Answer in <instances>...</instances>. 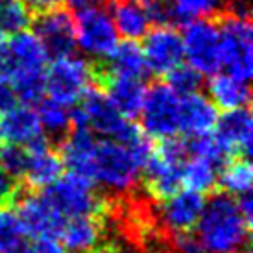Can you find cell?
Wrapping results in <instances>:
<instances>
[{
	"mask_svg": "<svg viewBox=\"0 0 253 253\" xmlns=\"http://www.w3.org/2000/svg\"><path fill=\"white\" fill-rule=\"evenodd\" d=\"M198 240L207 253H239L248 244L252 224L242 216L237 200L212 192L196 224Z\"/></svg>",
	"mask_w": 253,
	"mask_h": 253,
	"instance_id": "cell-1",
	"label": "cell"
},
{
	"mask_svg": "<svg viewBox=\"0 0 253 253\" xmlns=\"http://www.w3.org/2000/svg\"><path fill=\"white\" fill-rule=\"evenodd\" d=\"M139 174L141 165L120 142L96 139L89 163V181L98 183L115 194H129L139 183Z\"/></svg>",
	"mask_w": 253,
	"mask_h": 253,
	"instance_id": "cell-2",
	"label": "cell"
},
{
	"mask_svg": "<svg viewBox=\"0 0 253 253\" xmlns=\"http://www.w3.org/2000/svg\"><path fill=\"white\" fill-rule=\"evenodd\" d=\"M212 19L220 34V63L229 76L248 82L253 74V30L250 17L224 9Z\"/></svg>",
	"mask_w": 253,
	"mask_h": 253,
	"instance_id": "cell-3",
	"label": "cell"
},
{
	"mask_svg": "<svg viewBox=\"0 0 253 253\" xmlns=\"http://www.w3.org/2000/svg\"><path fill=\"white\" fill-rule=\"evenodd\" d=\"M39 192L65 220L78 216L106 218L111 207L109 200L102 198L94 190V183L72 172L63 177L59 176L52 185L44 187Z\"/></svg>",
	"mask_w": 253,
	"mask_h": 253,
	"instance_id": "cell-4",
	"label": "cell"
},
{
	"mask_svg": "<svg viewBox=\"0 0 253 253\" xmlns=\"http://www.w3.org/2000/svg\"><path fill=\"white\" fill-rule=\"evenodd\" d=\"M187 157L185 142L169 137L159 139L142 167L144 190L155 202H163L176 194L181 185V167Z\"/></svg>",
	"mask_w": 253,
	"mask_h": 253,
	"instance_id": "cell-5",
	"label": "cell"
},
{
	"mask_svg": "<svg viewBox=\"0 0 253 253\" xmlns=\"http://www.w3.org/2000/svg\"><path fill=\"white\" fill-rule=\"evenodd\" d=\"M89 85H92L91 63L80 57L54 59L44 72V91L48 92V98L65 107L78 104Z\"/></svg>",
	"mask_w": 253,
	"mask_h": 253,
	"instance_id": "cell-6",
	"label": "cell"
},
{
	"mask_svg": "<svg viewBox=\"0 0 253 253\" xmlns=\"http://www.w3.org/2000/svg\"><path fill=\"white\" fill-rule=\"evenodd\" d=\"M179 100L165 82L150 85L141 109L142 131L157 141L176 137L179 131Z\"/></svg>",
	"mask_w": 253,
	"mask_h": 253,
	"instance_id": "cell-7",
	"label": "cell"
},
{
	"mask_svg": "<svg viewBox=\"0 0 253 253\" xmlns=\"http://www.w3.org/2000/svg\"><path fill=\"white\" fill-rule=\"evenodd\" d=\"M183 56L189 65L204 74H216L220 63V34L214 19H194L183 26Z\"/></svg>",
	"mask_w": 253,
	"mask_h": 253,
	"instance_id": "cell-8",
	"label": "cell"
},
{
	"mask_svg": "<svg viewBox=\"0 0 253 253\" xmlns=\"http://www.w3.org/2000/svg\"><path fill=\"white\" fill-rule=\"evenodd\" d=\"M74 28H76V44L85 54L96 59H104L109 56L119 42V32L113 24L111 15L100 6L78 11Z\"/></svg>",
	"mask_w": 253,
	"mask_h": 253,
	"instance_id": "cell-9",
	"label": "cell"
},
{
	"mask_svg": "<svg viewBox=\"0 0 253 253\" xmlns=\"http://www.w3.org/2000/svg\"><path fill=\"white\" fill-rule=\"evenodd\" d=\"M24 235L32 239H56L67 222L37 190H24L15 204Z\"/></svg>",
	"mask_w": 253,
	"mask_h": 253,
	"instance_id": "cell-10",
	"label": "cell"
},
{
	"mask_svg": "<svg viewBox=\"0 0 253 253\" xmlns=\"http://www.w3.org/2000/svg\"><path fill=\"white\" fill-rule=\"evenodd\" d=\"M34 34L41 41L46 56L54 59L72 56L76 48L74 17L61 7L37 15L34 21Z\"/></svg>",
	"mask_w": 253,
	"mask_h": 253,
	"instance_id": "cell-11",
	"label": "cell"
},
{
	"mask_svg": "<svg viewBox=\"0 0 253 253\" xmlns=\"http://www.w3.org/2000/svg\"><path fill=\"white\" fill-rule=\"evenodd\" d=\"M142 54L146 69L155 76H167L183 61V39L176 26H157L144 36Z\"/></svg>",
	"mask_w": 253,
	"mask_h": 253,
	"instance_id": "cell-12",
	"label": "cell"
},
{
	"mask_svg": "<svg viewBox=\"0 0 253 253\" xmlns=\"http://www.w3.org/2000/svg\"><path fill=\"white\" fill-rule=\"evenodd\" d=\"M204 194L194 190H177L176 194L163 200L159 207V222L165 231L174 235H185L196 229V224L204 211Z\"/></svg>",
	"mask_w": 253,
	"mask_h": 253,
	"instance_id": "cell-13",
	"label": "cell"
},
{
	"mask_svg": "<svg viewBox=\"0 0 253 253\" xmlns=\"http://www.w3.org/2000/svg\"><path fill=\"white\" fill-rule=\"evenodd\" d=\"M44 141H48V137L42 133L36 109L30 106H15L0 113V142L30 148Z\"/></svg>",
	"mask_w": 253,
	"mask_h": 253,
	"instance_id": "cell-14",
	"label": "cell"
},
{
	"mask_svg": "<svg viewBox=\"0 0 253 253\" xmlns=\"http://www.w3.org/2000/svg\"><path fill=\"white\" fill-rule=\"evenodd\" d=\"M6 44L7 57H9V78L7 84L13 78L28 72H44L48 56L42 48L41 41L34 32H19L15 34Z\"/></svg>",
	"mask_w": 253,
	"mask_h": 253,
	"instance_id": "cell-15",
	"label": "cell"
},
{
	"mask_svg": "<svg viewBox=\"0 0 253 253\" xmlns=\"http://www.w3.org/2000/svg\"><path fill=\"white\" fill-rule=\"evenodd\" d=\"M216 139L225 146V150L235 155H250L252 152V113L250 107L229 109L216 120Z\"/></svg>",
	"mask_w": 253,
	"mask_h": 253,
	"instance_id": "cell-16",
	"label": "cell"
},
{
	"mask_svg": "<svg viewBox=\"0 0 253 253\" xmlns=\"http://www.w3.org/2000/svg\"><path fill=\"white\" fill-rule=\"evenodd\" d=\"M63 172L59 152L50 148V141L28 148V165L22 177L26 190H42L56 181Z\"/></svg>",
	"mask_w": 253,
	"mask_h": 253,
	"instance_id": "cell-17",
	"label": "cell"
},
{
	"mask_svg": "<svg viewBox=\"0 0 253 253\" xmlns=\"http://www.w3.org/2000/svg\"><path fill=\"white\" fill-rule=\"evenodd\" d=\"M100 89L106 92L107 98L124 119L133 120L141 115L142 102L146 96V85L142 84V80L107 74L100 84Z\"/></svg>",
	"mask_w": 253,
	"mask_h": 253,
	"instance_id": "cell-18",
	"label": "cell"
},
{
	"mask_svg": "<svg viewBox=\"0 0 253 253\" xmlns=\"http://www.w3.org/2000/svg\"><path fill=\"white\" fill-rule=\"evenodd\" d=\"M218 120L216 106L211 100L192 92L187 96H181L179 100V131H183L189 137L211 133Z\"/></svg>",
	"mask_w": 253,
	"mask_h": 253,
	"instance_id": "cell-19",
	"label": "cell"
},
{
	"mask_svg": "<svg viewBox=\"0 0 253 253\" xmlns=\"http://www.w3.org/2000/svg\"><path fill=\"white\" fill-rule=\"evenodd\" d=\"M104 233V218L78 216L69 218L63 224L57 239L69 253H89L100 244Z\"/></svg>",
	"mask_w": 253,
	"mask_h": 253,
	"instance_id": "cell-20",
	"label": "cell"
},
{
	"mask_svg": "<svg viewBox=\"0 0 253 253\" xmlns=\"http://www.w3.org/2000/svg\"><path fill=\"white\" fill-rule=\"evenodd\" d=\"M107 74L111 76H124V78H137L142 80L146 74V61L142 48L135 41L126 39L124 42H117V46L107 57L100 59Z\"/></svg>",
	"mask_w": 253,
	"mask_h": 253,
	"instance_id": "cell-21",
	"label": "cell"
},
{
	"mask_svg": "<svg viewBox=\"0 0 253 253\" xmlns=\"http://www.w3.org/2000/svg\"><path fill=\"white\" fill-rule=\"evenodd\" d=\"M113 24L120 36L129 41H137L148 34L150 19L144 6L135 0H119L113 2Z\"/></svg>",
	"mask_w": 253,
	"mask_h": 253,
	"instance_id": "cell-22",
	"label": "cell"
},
{
	"mask_svg": "<svg viewBox=\"0 0 253 253\" xmlns=\"http://www.w3.org/2000/svg\"><path fill=\"white\" fill-rule=\"evenodd\" d=\"M209 94L212 104L225 111L248 107L252 98L248 82L237 80L229 74H212V80L209 82Z\"/></svg>",
	"mask_w": 253,
	"mask_h": 253,
	"instance_id": "cell-23",
	"label": "cell"
},
{
	"mask_svg": "<svg viewBox=\"0 0 253 253\" xmlns=\"http://www.w3.org/2000/svg\"><path fill=\"white\" fill-rule=\"evenodd\" d=\"M253 169L246 155H235L222 167V172L218 174L216 187L229 196H240L248 194L252 190Z\"/></svg>",
	"mask_w": 253,
	"mask_h": 253,
	"instance_id": "cell-24",
	"label": "cell"
},
{
	"mask_svg": "<svg viewBox=\"0 0 253 253\" xmlns=\"http://www.w3.org/2000/svg\"><path fill=\"white\" fill-rule=\"evenodd\" d=\"M37 117L41 122V127L46 129V133L56 139L57 142H61L71 131V111L69 107L57 104L50 98H42L37 104Z\"/></svg>",
	"mask_w": 253,
	"mask_h": 253,
	"instance_id": "cell-25",
	"label": "cell"
},
{
	"mask_svg": "<svg viewBox=\"0 0 253 253\" xmlns=\"http://www.w3.org/2000/svg\"><path fill=\"white\" fill-rule=\"evenodd\" d=\"M218 181V169L211 163L192 157L187 163H183L181 167V183L187 185L189 190L205 194L212 192L216 189Z\"/></svg>",
	"mask_w": 253,
	"mask_h": 253,
	"instance_id": "cell-26",
	"label": "cell"
},
{
	"mask_svg": "<svg viewBox=\"0 0 253 253\" xmlns=\"http://www.w3.org/2000/svg\"><path fill=\"white\" fill-rule=\"evenodd\" d=\"M229 0H172L176 26H185L189 21L216 17L227 7Z\"/></svg>",
	"mask_w": 253,
	"mask_h": 253,
	"instance_id": "cell-27",
	"label": "cell"
},
{
	"mask_svg": "<svg viewBox=\"0 0 253 253\" xmlns=\"http://www.w3.org/2000/svg\"><path fill=\"white\" fill-rule=\"evenodd\" d=\"M185 150L192 157H198V159H204V161L211 163L216 169L218 167H224L225 163L233 157L225 150L224 144L216 139V135H211V133L190 137L189 141L185 142Z\"/></svg>",
	"mask_w": 253,
	"mask_h": 253,
	"instance_id": "cell-28",
	"label": "cell"
},
{
	"mask_svg": "<svg viewBox=\"0 0 253 253\" xmlns=\"http://www.w3.org/2000/svg\"><path fill=\"white\" fill-rule=\"evenodd\" d=\"M32 24V13L22 0H0V28L4 34H19Z\"/></svg>",
	"mask_w": 253,
	"mask_h": 253,
	"instance_id": "cell-29",
	"label": "cell"
},
{
	"mask_svg": "<svg viewBox=\"0 0 253 253\" xmlns=\"http://www.w3.org/2000/svg\"><path fill=\"white\" fill-rule=\"evenodd\" d=\"M202 84H204L202 74L194 71L190 65H177L176 69H172L167 74V85L176 92L177 96H187L192 92H200Z\"/></svg>",
	"mask_w": 253,
	"mask_h": 253,
	"instance_id": "cell-30",
	"label": "cell"
},
{
	"mask_svg": "<svg viewBox=\"0 0 253 253\" xmlns=\"http://www.w3.org/2000/svg\"><path fill=\"white\" fill-rule=\"evenodd\" d=\"M24 240V231L19 216L11 207H0V253L19 246Z\"/></svg>",
	"mask_w": 253,
	"mask_h": 253,
	"instance_id": "cell-31",
	"label": "cell"
},
{
	"mask_svg": "<svg viewBox=\"0 0 253 253\" xmlns=\"http://www.w3.org/2000/svg\"><path fill=\"white\" fill-rule=\"evenodd\" d=\"M26 165H28V148L19 146V144L0 142V167L6 170L13 179L22 183Z\"/></svg>",
	"mask_w": 253,
	"mask_h": 253,
	"instance_id": "cell-32",
	"label": "cell"
},
{
	"mask_svg": "<svg viewBox=\"0 0 253 253\" xmlns=\"http://www.w3.org/2000/svg\"><path fill=\"white\" fill-rule=\"evenodd\" d=\"M24 185L17 181L0 167V207H15L17 200L24 192Z\"/></svg>",
	"mask_w": 253,
	"mask_h": 253,
	"instance_id": "cell-33",
	"label": "cell"
},
{
	"mask_svg": "<svg viewBox=\"0 0 253 253\" xmlns=\"http://www.w3.org/2000/svg\"><path fill=\"white\" fill-rule=\"evenodd\" d=\"M6 253H69L56 239H32L22 240L19 246L7 250Z\"/></svg>",
	"mask_w": 253,
	"mask_h": 253,
	"instance_id": "cell-34",
	"label": "cell"
},
{
	"mask_svg": "<svg viewBox=\"0 0 253 253\" xmlns=\"http://www.w3.org/2000/svg\"><path fill=\"white\" fill-rule=\"evenodd\" d=\"M174 250L176 253H207L198 237H192L190 233L185 235H174Z\"/></svg>",
	"mask_w": 253,
	"mask_h": 253,
	"instance_id": "cell-35",
	"label": "cell"
},
{
	"mask_svg": "<svg viewBox=\"0 0 253 253\" xmlns=\"http://www.w3.org/2000/svg\"><path fill=\"white\" fill-rule=\"evenodd\" d=\"M22 2H24V6L28 7V11L34 17L48 13L52 9L61 7V4H63V0H22Z\"/></svg>",
	"mask_w": 253,
	"mask_h": 253,
	"instance_id": "cell-36",
	"label": "cell"
},
{
	"mask_svg": "<svg viewBox=\"0 0 253 253\" xmlns=\"http://www.w3.org/2000/svg\"><path fill=\"white\" fill-rule=\"evenodd\" d=\"M15 106H17V96H15L13 89L9 87V84L0 82V113L7 111Z\"/></svg>",
	"mask_w": 253,
	"mask_h": 253,
	"instance_id": "cell-37",
	"label": "cell"
},
{
	"mask_svg": "<svg viewBox=\"0 0 253 253\" xmlns=\"http://www.w3.org/2000/svg\"><path fill=\"white\" fill-rule=\"evenodd\" d=\"M67 6L71 7L72 11H84L87 7H92V6H98L100 0H63Z\"/></svg>",
	"mask_w": 253,
	"mask_h": 253,
	"instance_id": "cell-38",
	"label": "cell"
},
{
	"mask_svg": "<svg viewBox=\"0 0 253 253\" xmlns=\"http://www.w3.org/2000/svg\"><path fill=\"white\" fill-rule=\"evenodd\" d=\"M89 253H120L119 252V248L117 246H113V244H102V246H96L94 250H91Z\"/></svg>",
	"mask_w": 253,
	"mask_h": 253,
	"instance_id": "cell-39",
	"label": "cell"
},
{
	"mask_svg": "<svg viewBox=\"0 0 253 253\" xmlns=\"http://www.w3.org/2000/svg\"><path fill=\"white\" fill-rule=\"evenodd\" d=\"M4 39H6V34H4V32H2V28H0V44L4 42Z\"/></svg>",
	"mask_w": 253,
	"mask_h": 253,
	"instance_id": "cell-40",
	"label": "cell"
},
{
	"mask_svg": "<svg viewBox=\"0 0 253 253\" xmlns=\"http://www.w3.org/2000/svg\"><path fill=\"white\" fill-rule=\"evenodd\" d=\"M135 2H139V4H142V6H146V4H150L152 0H135Z\"/></svg>",
	"mask_w": 253,
	"mask_h": 253,
	"instance_id": "cell-41",
	"label": "cell"
},
{
	"mask_svg": "<svg viewBox=\"0 0 253 253\" xmlns=\"http://www.w3.org/2000/svg\"><path fill=\"white\" fill-rule=\"evenodd\" d=\"M104 2H119V0H104Z\"/></svg>",
	"mask_w": 253,
	"mask_h": 253,
	"instance_id": "cell-42",
	"label": "cell"
}]
</instances>
